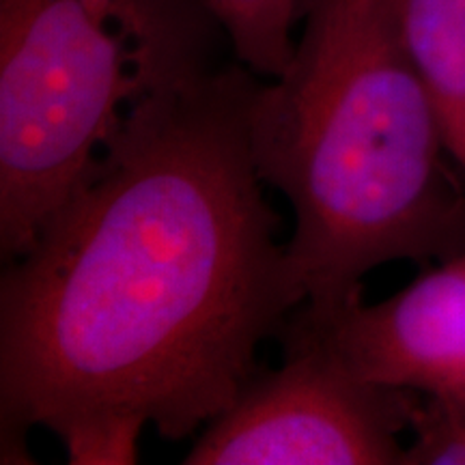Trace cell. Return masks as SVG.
Instances as JSON below:
<instances>
[{
  "label": "cell",
  "instance_id": "3957f363",
  "mask_svg": "<svg viewBox=\"0 0 465 465\" xmlns=\"http://www.w3.org/2000/svg\"><path fill=\"white\" fill-rule=\"evenodd\" d=\"M205 0H0V250L20 257L144 110L220 67Z\"/></svg>",
  "mask_w": 465,
  "mask_h": 465
},
{
  "label": "cell",
  "instance_id": "5b68a950",
  "mask_svg": "<svg viewBox=\"0 0 465 465\" xmlns=\"http://www.w3.org/2000/svg\"><path fill=\"white\" fill-rule=\"evenodd\" d=\"M360 375L465 410V250L391 298H360L322 325Z\"/></svg>",
  "mask_w": 465,
  "mask_h": 465
},
{
  "label": "cell",
  "instance_id": "ba28073f",
  "mask_svg": "<svg viewBox=\"0 0 465 465\" xmlns=\"http://www.w3.org/2000/svg\"><path fill=\"white\" fill-rule=\"evenodd\" d=\"M403 465H465V410L414 394Z\"/></svg>",
  "mask_w": 465,
  "mask_h": 465
},
{
  "label": "cell",
  "instance_id": "8992f818",
  "mask_svg": "<svg viewBox=\"0 0 465 465\" xmlns=\"http://www.w3.org/2000/svg\"><path fill=\"white\" fill-rule=\"evenodd\" d=\"M405 54L465 174V0H388Z\"/></svg>",
  "mask_w": 465,
  "mask_h": 465
},
{
  "label": "cell",
  "instance_id": "277c9868",
  "mask_svg": "<svg viewBox=\"0 0 465 465\" xmlns=\"http://www.w3.org/2000/svg\"><path fill=\"white\" fill-rule=\"evenodd\" d=\"M284 360L192 441L185 465H403L414 392L369 381L295 312Z\"/></svg>",
  "mask_w": 465,
  "mask_h": 465
},
{
  "label": "cell",
  "instance_id": "7a4b0ae2",
  "mask_svg": "<svg viewBox=\"0 0 465 465\" xmlns=\"http://www.w3.org/2000/svg\"><path fill=\"white\" fill-rule=\"evenodd\" d=\"M289 67L261 78L250 151L293 209L300 308L330 317L392 261L465 250V174L405 54L388 0H302Z\"/></svg>",
  "mask_w": 465,
  "mask_h": 465
},
{
  "label": "cell",
  "instance_id": "6da1fadb",
  "mask_svg": "<svg viewBox=\"0 0 465 465\" xmlns=\"http://www.w3.org/2000/svg\"><path fill=\"white\" fill-rule=\"evenodd\" d=\"M261 75L220 65L144 110L0 278L3 463L48 429L69 463L196 438L306 302L254 166Z\"/></svg>",
  "mask_w": 465,
  "mask_h": 465
},
{
  "label": "cell",
  "instance_id": "52a82bcc",
  "mask_svg": "<svg viewBox=\"0 0 465 465\" xmlns=\"http://www.w3.org/2000/svg\"><path fill=\"white\" fill-rule=\"evenodd\" d=\"M235 61L261 78H278L295 52L302 0H205Z\"/></svg>",
  "mask_w": 465,
  "mask_h": 465
}]
</instances>
